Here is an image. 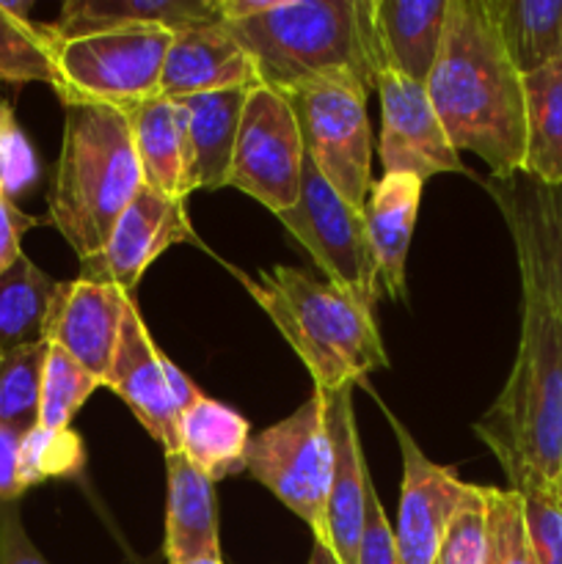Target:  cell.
<instances>
[{"mask_svg": "<svg viewBox=\"0 0 562 564\" xmlns=\"http://www.w3.org/2000/svg\"><path fill=\"white\" fill-rule=\"evenodd\" d=\"M518 176L483 182L516 246L521 339L507 383L474 424V433L505 468L510 490L562 496V308L529 224Z\"/></svg>", "mask_w": 562, "mask_h": 564, "instance_id": "cell-1", "label": "cell"}, {"mask_svg": "<svg viewBox=\"0 0 562 564\" xmlns=\"http://www.w3.org/2000/svg\"><path fill=\"white\" fill-rule=\"evenodd\" d=\"M218 14L251 55L259 83L284 97L320 83L369 91L386 69L375 0H218Z\"/></svg>", "mask_w": 562, "mask_h": 564, "instance_id": "cell-2", "label": "cell"}, {"mask_svg": "<svg viewBox=\"0 0 562 564\" xmlns=\"http://www.w3.org/2000/svg\"><path fill=\"white\" fill-rule=\"evenodd\" d=\"M424 88L457 152L477 154L496 180L523 174V77L507 58L485 0L446 3L444 39Z\"/></svg>", "mask_w": 562, "mask_h": 564, "instance_id": "cell-3", "label": "cell"}, {"mask_svg": "<svg viewBox=\"0 0 562 564\" xmlns=\"http://www.w3.org/2000/svg\"><path fill=\"white\" fill-rule=\"evenodd\" d=\"M240 279L325 397L389 367L372 308L342 286L281 264Z\"/></svg>", "mask_w": 562, "mask_h": 564, "instance_id": "cell-4", "label": "cell"}, {"mask_svg": "<svg viewBox=\"0 0 562 564\" xmlns=\"http://www.w3.org/2000/svg\"><path fill=\"white\" fill-rule=\"evenodd\" d=\"M141 185V165L125 110L110 105L66 108L47 220L80 262L102 251Z\"/></svg>", "mask_w": 562, "mask_h": 564, "instance_id": "cell-5", "label": "cell"}, {"mask_svg": "<svg viewBox=\"0 0 562 564\" xmlns=\"http://www.w3.org/2000/svg\"><path fill=\"white\" fill-rule=\"evenodd\" d=\"M171 36L165 28H99L53 39L55 97L66 108L110 105L121 110L158 97Z\"/></svg>", "mask_w": 562, "mask_h": 564, "instance_id": "cell-6", "label": "cell"}, {"mask_svg": "<svg viewBox=\"0 0 562 564\" xmlns=\"http://www.w3.org/2000/svg\"><path fill=\"white\" fill-rule=\"evenodd\" d=\"M328 397H312L281 422L248 441L246 471L270 490L325 545V510L334 477Z\"/></svg>", "mask_w": 562, "mask_h": 564, "instance_id": "cell-7", "label": "cell"}, {"mask_svg": "<svg viewBox=\"0 0 562 564\" xmlns=\"http://www.w3.org/2000/svg\"><path fill=\"white\" fill-rule=\"evenodd\" d=\"M275 218L317 262L325 281L347 290L367 308H375L383 286L364 209L345 202L309 158H303L301 196L295 207Z\"/></svg>", "mask_w": 562, "mask_h": 564, "instance_id": "cell-8", "label": "cell"}, {"mask_svg": "<svg viewBox=\"0 0 562 564\" xmlns=\"http://www.w3.org/2000/svg\"><path fill=\"white\" fill-rule=\"evenodd\" d=\"M367 94L358 83H320L290 97L306 158L356 209H364L375 182Z\"/></svg>", "mask_w": 562, "mask_h": 564, "instance_id": "cell-9", "label": "cell"}, {"mask_svg": "<svg viewBox=\"0 0 562 564\" xmlns=\"http://www.w3.org/2000/svg\"><path fill=\"white\" fill-rule=\"evenodd\" d=\"M303 158L306 149L290 97L262 83L253 86L237 127L229 187L264 204L270 213H287L301 196Z\"/></svg>", "mask_w": 562, "mask_h": 564, "instance_id": "cell-10", "label": "cell"}, {"mask_svg": "<svg viewBox=\"0 0 562 564\" xmlns=\"http://www.w3.org/2000/svg\"><path fill=\"white\" fill-rule=\"evenodd\" d=\"M105 386L136 413L165 455L180 452V419L202 397L198 386L158 350L132 295L125 303L119 345Z\"/></svg>", "mask_w": 562, "mask_h": 564, "instance_id": "cell-11", "label": "cell"}, {"mask_svg": "<svg viewBox=\"0 0 562 564\" xmlns=\"http://www.w3.org/2000/svg\"><path fill=\"white\" fill-rule=\"evenodd\" d=\"M402 455L400 510H397L395 545L400 564H433L452 518L472 499L474 485L463 482L452 468L430 460L400 419L383 408Z\"/></svg>", "mask_w": 562, "mask_h": 564, "instance_id": "cell-12", "label": "cell"}, {"mask_svg": "<svg viewBox=\"0 0 562 564\" xmlns=\"http://www.w3.org/2000/svg\"><path fill=\"white\" fill-rule=\"evenodd\" d=\"M380 97V163L386 174L424 182L435 174H468L430 105L424 83L383 69L375 80Z\"/></svg>", "mask_w": 562, "mask_h": 564, "instance_id": "cell-13", "label": "cell"}, {"mask_svg": "<svg viewBox=\"0 0 562 564\" xmlns=\"http://www.w3.org/2000/svg\"><path fill=\"white\" fill-rule=\"evenodd\" d=\"M191 240L196 242V231L187 220L185 202L141 185L116 220L102 251L83 259L77 279L116 286L130 295L160 253Z\"/></svg>", "mask_w": 562, "mask_h": 564, "instance_id": "cell-14", "label": "cell"}, {"mask_svg": "<svg viewBox=\"0 0 562 564\" xmlns=\"http://www.w3.org/2000/svg\"><path fill=\"white\" fill-rule=\"evenodd\" d=\"M127 297V292L108 284H94L86 279L61 281L44 328V341L61 347L72 361L105 386L119 345Z\"/></svg>", "mask_w": 562, "mask_h": 564, "instance_id": "cell-15", "label": "cell"}, {"mask_svg": "<svg viewBox=\"0 0 562 564\" xmlns=\"http://www.w3.org/2000/svg\"><path fill=\"white\" fill-rule=\"evenodd\" d=\"M259 86L257 66L224 22L187 28L171 36L160 94L169 99Z\"/></svg>", "mask_w": 562, "mask_h": 564, "instance_id": "cell-16", "label": "cell"}, {"mask_svg": "<svg viewBox=\"0 0 562 564\" xmlns=\"http://www.w3.org/2000/svg\"><path fill=\"white\" fill-rule=\"evenodd\" d=\"M328 405L331 438H334V477H331L328 510H325V545L334 551L339 564H356L372 477H369L361 438H358L353 389L328 397Z\"/></svg>", "mask_w": 562, "mask_h": 564, "instance_id": "cell-17", "label": "cell"}, {"mask_svg": "<svg viewBox=\"0 0 562 564\" xmlns=\"http://www.w3.org/2000/svg\"><path fill=\"white\" fill-rule=\"evenodd\" d=\"M248 91L231 88V91L176 99L185 116L187 196L202 187L213 191V187L229 185L231 154H235L237 127H240Z\"/></svg>", "mask_w": 562, "mask_h": 564, "instance_id": "cell-18", "label": "cell"}, {"mask_svg": "<svg viewBox=\"0 0 562 564\" xmlns=\"http://www.w3.org/2000/svg\"><path fill=\"white\" fill-rule=\"evenodd\" d=\"M165 560L220 554L215 482L182 452L165 455Z\"/></svg>", "mask_w": 562, "mask_h": 564, "instance_id": "cell-19", "label": "cell"}, {"mask_svg": "<svg viewBox=\"0 0 562 564\" xmlns=\"http://www.w3.org/2000/svg\"><path fill=\"white\" fill-rule=\"evenodd\" d=\"M419 202H422V182L408 174H383L372 182L364 220H367L369 242L378 259L380 286L391 301L406 297V262L417 229Z\"/></svg>", "mask_w": 562, "mask_h": 564, "instance_id": "cell-20", "label": "cell"}, {"mask_svg": "<svg viewBox=\"0 0 562 564\" xmlns=\"http://www.w3.org/2000/svg\"><path fill=\"white\" fill-rule=\"evenodd\" d=\"M215 22H220L218 0H66L47 33L53 39L99 28H165L176 33Z\"/></svg>", "mask_w": 562, "mask_h": 564, "instance_id": "cell-21", "label": "cell"}, {"mask_svg": "<svg viewBox=\"0 0 562 564\" xmlns=\"http://www.w3.org/2000/svg\"><path fill=\"white\" fill-rule=\"evenodd\" d=\"M450 0H375V33L386 69L424 83L446 25Z\"/></svg>", "mask_w": 562, "mask_h": 564, "instance_id": "cell-22", "label": "cell"}, {"mask_svg": "<svg viewBox=\"0 0 562 564\" xmlns=\"http://www.w3.org/2000/svg\"><path fill=\"white\" fill-rule=\"evenodd\" d=\"M136 143L143 185L171 198H187V149L185 116L176 99H143L125 110Z\"/></svg>", "mask_w": 562, "mask_h": 564, "instance_id": "cell-23", "label": "cell"}, {"mask_svg": "<svg viewBox=\"0 0 562 564\" xmlns=\"http://www.w3.org/2000/svg\"><path fill=\"white\" fill-rule=\"evenodd\" d=\"M248 419L202 394L180 419V452L213 482L246 471Z\"/></svg>", "mask_w": 562, "mask_h": 564, "instance_id": "cell-24", "label": "cell"}, {"mask_svg": "<svg viewBox=\"0 0 562 564\" xmlns=\"http://www.w3.org/2000/svg\"><path fill=\"white\" fill-rule=\"evenodd\" d=\"M507 58L527 77L562 53V0H485Z\"/></svg>", "mask_w": 562, "mask_h": 564, "instance_id": "cell-25", "label": "cell"}, {"mask_svg": "<svg viewBox=\"0 0 562 564\" xmlns=\"http://www.w3.org/2000/svg\"><path fill=\"white\" fill-rule=\"evenodd\" d=\"M527 149L523 174L545 187L562 185V66L551 64L523 77Z\"/></svg>", "mask_w": 562, "mask_h": 564, "instance_id": "cell-26", "label": "cell"}, {"mask_svg": "<svg viewBox=\"0 0 562 564\" xmlns=\"http://www.w3.org/2000/svg\"><path fill=\"white\" fill-rule=\"evenodd\" d=\"M58 286L61 281L50 279L25 253L0 275V347L44 341Z\"/></svg>", "mask_w": 562, "mask_h": 564, "instance_id": "cell-27", "label": "cell"}, {"mask_svg": "<svg viewBox=\"0 0 562 564\" xmlns=\"http://www.w3.org/2000/svg\"><path fill=\"white\" fill-rule=\"evenodd\" d=\"M47 341L22 347H0V427L17 435L31 433L39 424Z\"/></svg>", "mask_w": 562, "mask_h": 564, "instance_id": "cell-28", "label": "cell"}, {"mask_svg": "<svg viewBox=\"0 0 562 564\" xmlns=\"http://www.w3.org/2000/svg\"><path fill=\"white\" fill-rule=\"evenodd\" d=\"M0 83L55 86L53 36L31 20H17L0 6Z\"/></svg>", "mask_w": 562, "mask_h": 564, "instance_id": "cell-29", "label": "cell"}, {"mask_svg": "<svg viewBox=\"0 0 562 564\" xmlns=\"http://www.w3.org/2000/svg\"><path fill=\"white\" fill-rule=\"evenodd\" d=\"M86 466V446L75 430H47L33 427L20 438V455H17V474H20L22 490L33 485L50 482V479L75 477Z\"/></svg>", "mask_w": 562, "mask_h": 564, "instance_id": "cell-30", "label": "cell"}, {"mask_svg": "<svg viewBox=\"0 0 562 564\" xmlns=\"http://www.w3.org/2000/svg\"><path fill=\"white\" fill-rule=\"evenodd\" d=\"M102 383L91 372L72 361L61 347L50 345L42 375V394H39V427L69 430L75 413L86 405L88 397Z\"/></svg>", "mask_w": 562, "mask_h": 564, "instance_id": "cell-31", "label": "cell"}, {"mask_svg": "<svg viewBox=\"0 0 562 564\" xmlns=\"http://www.w3.org/2000/svg\"><path fill=\"white\" fill-rule=\"evenodd\" d=\"M518 182H521L523 207H527L529 224L538 237L556 303L562 308V185L545 187L527 174L518 176Z\"/></svg>", "mask_w": 562, "mask_h": 564, "instance_id": "cell-32", "label": "cell"}, {"mask_svg": "<svg viewBox=\"0 0 562 564\" xmlns=\"http://www.w3.org/2000/svg\"><path fill=\"white\" fill-rule=\"evenodd\" d=\"M488 510V562L485 564H540L529 545L516 490L483 488Z\"/></svg>", "mask_w": 562, "mask_h": 564, "instance_id": "cell-33", "label": "cell"}, {"mask_svg": "<svg viewBox=\"0 0 562 564\" xmlns=\"http://www.w3.org/2000/svg\"><path fill=\"white\" fill-rule=\"evenodd\" d=\"M488 562V510L485 494L474 485V494L457 510L439 545L433 564H485Z\"/></svg>", "mask_w": 562, "mask_h": 564, "instance_id": "cell-34", "label": "cell"}, {"mask_svg": "<svg viewBox=\"0 0 562 564\" xmlns=\"http://www.w3.org/2000/svg\"><path fill=\"white\" fill-rule=\"evenodd\" d=\"M39 180V160L17 121L14 108L0 102V191L14 202Z\"/></svg>", "mask_w": 562, "mask_h": 564, "instance_id": "cell-35", "label": "cell"}, {"mask_svg": "<svg viewBox=\"0 0 562 564\" xmlns=\"http://www.w3.org/2000/svg\"><path fill=\"white\" fill-rule=\"evenodd\" d=\"M521 516L529 545L540 564H562V496L549 490H523Z\"/></svg>", "mask_w": 562, "mask_h": 564, "instance_id": "cell-36", "label": "cell"}, {"mask_svg": "<svg viewBox=\"0 0 562 564\" xmlns=\"http://www.w3.org/2000/svg\"><path fill=\"white\" fill-rule=\"evenodd\" d=\"M356 564H400L397 562L395 529H391L383 505H380L378 494H375V485L367 499V521H364Z\"/></svg>", "mask_w": 562, "mask_h": 564, "instance_id": "cell-37", "label": "cell"}, {"mask_svg": "<svg viewBox=\"0 0 562 564\" xmlns=\"http://www.w3.org/2000/svg\"><path fill=\"white\" fill-rule=\"evenodd\" d=\"M0 564H50L33 545L17 501L0 507Z\"/></svg>", "mask_w": 562, "mask_h": 564, "instance_id": "cell-38", "label": "cell"}, {"mask_svg": "<svg viewBox=\"0 0 562 564\" xmlns=\"http://www.w3.org/2000/svg\"><path fill=\"white\" fill-rule=\"evenodd\" d=\"M42 224L33 215L22 213L17 202H11L3 191H0V275L22 257V235Z\"/></svg>", "mask_w": 562, "mask_h": 564, "instance_id": "cell-39", "label": "cell"}, {"mask_svg": "<svg viewBox=\"0 0 562 564\" xmlns=\"http://www.w3.org/2000/svg\"><path fill=\"white\" fill-rule=\"evenodd\" d=\"M20 438L22 435L0 427V507L11 505V501H17L22 494H25L20 485V474H17Z\"/></svg>", "mask_w": 562, "mask_h": 564, "instance_id": "cell-40", "label": "cell"}, {"mask_svg": "<svg viewBox=\"0 0 562 564\" xmlns=\"http://www.w3.org/2000/svg\"><path fill=\"white\" fill-rule=\"evenodd\" d=\"M306 564H339V560H336L334 551H331L328 545H323V543H317V540H314L312 554H309Z\"/></svg>", "mask_w": 562, "mask_h": 564, "instance_id": "cell-41", "label": "cell"}, {"mask_svg": "<svg viewBox=\"0 0 562 564\" xmlns=\"http://www.w3.org/2000/svg\"><path fill=\"white\" fill-rule=\"evenodd\" d=\"M174 564H224V560H220V554H209V556H196V560H185Z\"/></svg>", "mask_w": 562, "mask_h": 564, "instance_id": "cell-42", "label": "cell"}, {"mask_svg": "<svg viewBox=\"0 0 562 564\" xmlns=\"http://www.w3.org/2000/svg\"><path fill=\"white\" fill-rule=\"evenodd\" d=\"M556 64H560V66H562V53H560V61H556Z\"/></svg>", "mask_w": 562, "mask_h": 564, "instance_id": "cell-43", "label": "cell"}]
</instances>
